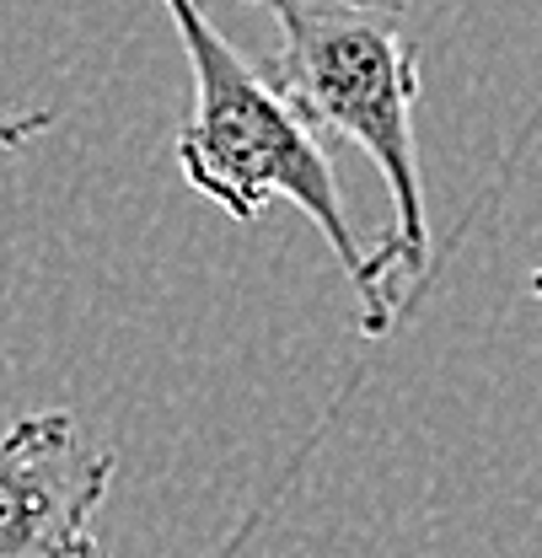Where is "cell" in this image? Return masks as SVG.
<instances>
[{"instance_id":"3","label":"cell","mask_w":542,"mask_h":558,"mask_svg":"<svg viewBox=\"0 0 542 558\" xmlns=\"http://www.w3.org/2000/svg\"><path fill=\"white\" fill-rule=\"evenodd\" d=\"M113 473V451L92 446L75 414H22L0 435V558H108L97 510Z\"/></svg>"},{"instance_id":"1","label":"cell","mask_w":542,"mask_h":558,"mask_svg":"<svg viewBox=\"0 0 542 558\" xmlns=\"http://www.w3.org/2000/svg\"><path fill=\"white\" fill-rule=\"evenodd\" d=\"M183 60H189V119L178 130V172L231 220H258L274 199H290L334 247L360 290V333L387 339L398 323V290L349 231L334 156L323 135L296 113L274 75L248 65L237 44L204 16L200 0H161Z\"/></svg>"},{"instance_id":"4","label":"cell","mask_w":542,"mask_h":558,"mask_svg":"<svg viewBox=\"0 0 542 558\" xmlns=\"http://www.w3.org/2000/svg\"><path fill=\"white\" fill-rule=\"evenodd\" d=\"M49 130H55V108H33V113L0 108V150H22L38 135H49Z\"/></svg>"},{"instance_id":"5","label":"cell","mask_w":542,"mask_h":558,"mask_svg":"<svg viewBox=\"0 0 542 558\" xmlns=\"http://www.w3.org/2000/svg\"><path fill=\"white\" fill-rule=\"evenodd\" d=\"M532 295H538V301H542V269H538V275H532Z\"/></svg>"},{"instance_id":"2","label":"cell","mask_w":542,"mask_h":558,"mask_svg":"<svg viewBox=\"0 0 542 558\" xmlns=\"http://www.w3.org/2000/svg\"><path fill=\"white\" fill-rule=\"evenodd\" d=\"M279 33L274 86L317 135L371 156L393 194V231L371 253L387 279H424L430 220L419 183L413 102L424 92L419 54L404 44V0H248Z\"/></svg>"}]
</instances>
